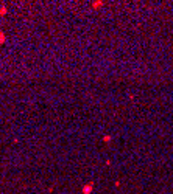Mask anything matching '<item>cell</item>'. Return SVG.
I'll return each mask as SVG.
<instances>
[{
  "instance_id": "obj_1",
  "label": "cell",
  "mask_w": 173,
  "mask_h": 194,
  "mask_svg": "<svg viewBox=\"0 0 173 194\" xmlns=\"http://www.w3.org/2000/svg\"><path fill=\"white\" fill-rule=\"evenodd\" d=\"M92 188H94V183H87V185H84L81 188V193L83 194H91L92 193Z\"/></svg>"
},
{
  "instance_id": "obj_2",
  "label": "cell",
  "mask_w": 173,
  "mask_h": 194,
  "mask_svg": "<svg viewBox=\"0 0 173 194\" xmlns=\"http://www.w3.org/2000/svg\"><path fill=\"white\" fill-rule=\"evenodd\" d=\"M101 5H103L101 2H94V3H92V6L95 8V9H98V8H101Z\"/></svg>"
},
{
  "instance_id": "obj_3",
  "label": "cell",
  "mask_w": 173,
  "mask_h": 194,
  "mask_svg": "<svg viewBox=\"0 0 173 194\" xmlns=\"http://www.w3.org/2000/svg\"><path fill=\"white\" fill-rule=\"evenodd\" d=\"M0 44H5V33L0 31Z\"/></svg>"
},
{
  "instance_id": "obj_4",
  "label": "cell",
  "mask_w": 173,
  "mask_h": 194,
  "mask_svg": "<svg viewBox=\"0 0 173 194\" xmlns=\"http://www.w3.org/2000/svg\"><path fill=\"white\" fill-rule=\"evenodd\" d=\"M103 141H105V143H109V141H111V135H105V137H103Z\"/></svg>"
},
{
  "instance_id": "obj_5",
  "label": "cell",
  "mask_w": 173,
  "mask_h": 194,
  "mask_svg": "<svg viewBox=\"0 0 173 194\" xmlns=\"http://www.w3.org/2000/svg\"><path fill=\"white\" fill-rule=\"evenodd\" d=\"M5 13H6V8L2 6V8H0V14H5Z\"/></svg>"
}]
</instances>
